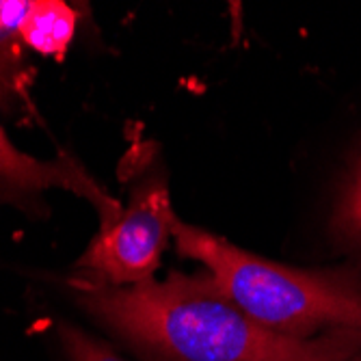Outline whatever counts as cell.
<instances>
[{
  "mask_svg": "<svg viewBox=\"0 0 361 361\" xmlns=\"http://www.w3.org/2000/svg\"><path fill=\"white\" fill-rule=\"evenodd\" d=\"M76 303L145 361H361V331L312 340L275 334L236 307L208 273L106 286L70 279Z\"/></svg>",
  "mask_w": 361,
  "mask_h": 361,
  "instance_id": "cell-1",
  "label": "cell"
},
{
  "mask_svg": "<svg viewBox=\"0 0 361 361\" xmlns=\"http://www.w3.org/2000/svg\"><path fill=\"white\" fill-rule=\"evenodd\" d=\"M32 0H0V111L18 106L30 70L24 63L22 20Z\"/></svg>",
  "mask_w": 361,
  "mask_h": 361,
  "instance_id": "cell-5",
  "label": "cell"
},
{
  "mask_svg": "<svg viewBox=\"0 0 361 361\" xmlns=\"http://www.w3.org/2000/svg\"><path fill=\"white\" fill-rule=\"evenodd\" d=\"M76 24L78 16L68 3H61V0H32L22 20L20 32L26 48L44 56L63 59L74 39Z\"/></svg>",
  "mask_w": 361,
  "mask_h": 361,
  "instance_id": "cell-6",
  "label": "cell"
},
{
  "mask_svg": "<svg viewBox=\"0 0 361 361\" xmlns=\"http://www.w3.org/2000/svg\"><path fill=\"white\" fill-rule=\"evenodd\" d=\"M59 340L68 361H128L104 340H97L68 322L59 326Z\"/></svg>",
  "mask_w": 361,
  "mask_h": 361,
  "instance_id": "cell-8",
  "label": "cell"
},
{
  "mask_svg": "<svg viewBox=\"0 0 361 361\" xmlns=\"http://www.w3.org/2000/svg\"><path fill=\"white\" fill-rule=\"evenodd\" d=\"M176 212L167 180L149 176L130 190L119 219L89 243L76 259V279L106 286H137L154 277L173 234Z\"/></svg>",
  "mask_w": 361,
  "mask_h": 361,
  "instance_id": "cell-3",
  "label": "cell"
},
{
  "mask_svg": "<svg viewBox=\"0 0 361 361\" xmlns=\"http://www.w3.org/2000/svg\"><path fill=\"white\" fill-rule=\"evenodd\" d=\"M329 236L344 251L361 255V154L336 202L329 221Z\"/></svg>",
  "mask_w": 361,
  "mask_h": 361,
  "instance_id": "cell-7",
  "label": "cell"
},
{
  "mask_svg": "<svg viewBox=\"0 0 361 361\" xmlns=\"http://www.w3.org/2000/svg\"><path fill=\"white\" fill-rule=\"evenodd\" d=\"M171 238L180 257L200 262L229 301L275 334L312 340L331 329L361 331L359 264L288 267L182 219H176Z\"/></svg>",
  "mask_w": 361,
  "mask_h": 361,
  "instance_id": "cell-2",
  "label": "cell"
},
{
  "mask_svg": "<svg viewBox=\"0 0 361 361\" xmlns=\"http://www.w3.org/2000/svg\"><path fill=\"white\" fill-rule=\"evenodd\" d=\"M70 190L87 200L97 216L100 232L109 229L121 214L119 200L97 182L78 158L61 152L56 158L44 160L13 145L0 126V206H11L28 216L48 210L44 195L48 190Z\"/></svg>",
  "mask_w": 361,
  "mask_h": 361,
  "instance_id": "cell-4",
  "label": "cell"
}]
</instances>
